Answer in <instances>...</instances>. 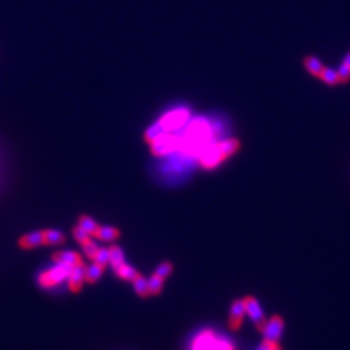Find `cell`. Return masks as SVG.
I'll return each instance as SVG.
<instances>
[{
    "label": "cell",
    "instance_id": "obj_1",
    "mask_svg": "<svg viewBox=\"0 0 350 350\" xmlns=\"http://www.w3.org/2000/svg\"><path fill=\"white\" fill-rule=\"evenodd\" d=\"M192 350H233V347L226 340L217 338L212 331H205L196 337Z\"/></svg>",
    "mask_w": 350,
    "mask_h": 350
},
{
    "label": "cell",
    "instance_id": "obj_2",
    "mask_svg": "<svg viewBox=\"0 0 350 350\" xmlns=\"http://www.w3.org/2000/svg\"><path fill=\"white\" fill-rule=\"evenodd\" d=\"M72 268H73V266L56 262V266H53L52 268H50L48 271L44 272V274L39 277V282H41V284L43 287L55 286V284H58L60 282H62V280L69 277Z\"/></svg>",
    "mask_w": 350,
    "mask_h": 350
},
{
    "label": "cell",
    "instance_id": "obj_3",
    "mask_svg": "<svg viewBox=\"0 0 350 350\" xmlns=\"http://www.w3.org/2000/svg\"><path fill=\"white\" fill-rule=\"evenodd\" d=\"M242 301H244L245 314L249 315V318H251L252 321H253V323L256 324L257 330L262 332L263 327H265V324H266V319H265V315H263L262 309H261V306H260V303H258V301H257L254 297H252V296H248V297L242 298Z\"/></svg>",
    "mask_w": 350,
    "mask_h": 350
},
{
    "label": "cell",
    "instance_id": "obj_4",
    "mask_svg": "<svg viewBox=\"0 0 350 350\" xmlns=\"http://www.w3.org/2000/svg\"><path fill=\"white\" fill-rule=\"evenodd\" d=\"M284 330V321L279 315H274L268 322H266L265 327H263L262 333L265 340L267 341L277 342L279 338L282 337V333Z\"/></svg>",
    "mask_w": 350,
    "mask_h": 350
},
{
    "label": "cell",
    "instance_id": "obj_5",
    "mask_svg": "<svg viewBox=\"0 0 350 350\" xmlns=\"http://www.w3.org/2000/svg\"><path fill=\"white\" fill-rule=\"evenodd\" d=\"M244 315H245L244 301L236 300L232 303V306H231V315H230V321H228V324H230L231 330H233V331L239 330L240 326H241V323H242Z\"/></svg>",
    "mask_w": 350,
    "mask_h": 350
},
{
    "label": "cell",
    "instance_id": "obj_6",
    "mask_svg": "<svg viewBox=\"0 0 350 350\" xmlns=\"http://www.w3.org/2000/svg\"><path fill=\"white\" fill-rule=\"evenodd\" d=\"M69 287L70 289L73 291H78L79 288L83 284V280L86 279V266L82 262L77 263L76 266H73L72 271L69 274Z\"/></svg>",
    "mask_w": 350,
    "mask_h": 350
},
{
    "label": "cell",
    "instance_id": "obj_7",
    "mask_svg": "<svg viewBox=\"0 0 350 350\" xmlns=\"http://www.w3.org/2000/svg\"><path fill=\"white\" fill-rule=\"evenodd\" d=\"M42 244H44V232H41V231L27 233L20 240L21 247L27 249L35 248V247H39Z\"/></svg>",
    "mask_w": 350,
    "mask_h": 350
},
{
    "label": "cell",
    "instance_id": "obj_8",
    "mask_svg": "<svg viewBox=\"0 0 350 350\" xmlns=\"http://www.w3.org/2000/svg\"><path fill=\"white\" fill-rule=\"evenodd\" d=\"M53 260H55L57 263L76 266L77 263L81 262V256H79L78 253H76V252H70V251L57 252V253L53 256Z\"/></svg>",
    "mask_w": 350,
    "mask_h": 350
},
{
    "label": "cell",
    "instance_id": "obj_9",
    "mask_svg": "<svg viewBox=\"0 0 350 350\" xmlns=\"http://www.w3.org/2000/svg\"><path fill=\"white\" fill-rule=\"evenodd\" d=\"M240 143L237 139H228V140H223L222 143H219L218 149L221 152V155L223 157H231L232 155H235L239 149Z\"/></svg>",
    "mask_w": 350,
    "mask_h": 350
},
{
    "label": "cell",
    "instance_id": "obj_10",
    "mask_svg": "<svg viewBox=\"0 0 350 350\" xmlns=\"http://www.w3.org/2000/svg\"><path fill=\"white\" fill-rule=\"evenodd\" d=\"M93 236L99 237L102 241H113L120 236V231L111 226H102V227H97Z\"/></svg>",
    "mask_w": 350,
    "mask_h": 350
},
{
    "label": "cell",
    "instance_id": "obj_11",
    "mask_svg": "<svg viewBox=\"0 0 350 350\" xmlns=\"http://www.w3.org/2000/svg\"><path fill=\"white\" fill-rule=\"evenodd\" d=\"M187 114L184 113V112H175V113L170 114L169 117H166V118H163L162 121H161V125L163 126V128L166 130V127L169 128H172V127H178V126H181L182 123L184 122V120H186Z\"/></svg>",
    "mask_w": 350,
    "mask_h": 350
},
{
    "label": "cell",
    "instance_id": "obj_12",
    "mask_svg": "<svg viewBox=\"0 0 350 350\" xmlns=\"http://www.w3.org/2000/svg\"><path fill=\"white\" fill-rule=\"evenodd\" d=\"M303 65H305L307 72L315 77L321 76L322 70H323V67H324V65L319 61L318 58L314 57V56H307V57H305V60H303Z\"/></svg>",
    "mask_w": 350,
    "mask_h": 350
},
{
    "label": "cell",
    "instance_id": "obj_13",
    "mask_svg": "<svg viewBox=\"0 0 350 350\" xmlns=\"http://www.w3.org/2000/svg\"><path fill=\"white\" fill-rule=\"evenodd\" d=\"M152 148H153V153L157 156L165 155L167 152L166 148H171V144H170V139L166 136H160L157 140L152 142Z\"/></svg>",
    "mask_w": 350,
    "mask_h": 350
},
{
    "label": "cell",
    "instance_id": "obj_14",
    "mask_svg": "<svg viewBox=\"0 0 350 350\" xmlns=\"http://www.w3.org/2000/svg\"><path fill=\"white\" fill-rule=\"evenodd\" d=\"M132 284H134V289L140 297H147L149 295L148 289V280L143 276V275L137 274V276L132 280Z\"/></svg>",
    "mask_w": 350,
    "mask_h": 350
},
{
    "label": "cell",
    "instance_id": "obj_15",
    "mask_svg": "<svg viewBox=\"0 0 350 350\" xmlns=\"http://www.w3.org/2000/svg\"><path fill=\"white\" fill-rule=\"evenodd\" d=\"M319 78H321L324 83H327V85H330V86H335L340 83V78H338L337 72L326 66H324L323 70H322Z\"/></svg>",
    "mask_w": 350,
    "mask_h": 350
},
{
    "label": "cell",
    "instance_id": "obj_16",
    "mask_svg": "<svg viewBox=\"0 0 350 350\" xmlns=\"http://www.w3.org/2000/svg\"><path fill=\"white\" fill-rule=\"evenodd\" d=\"M116 272L121 279L131 280V282L137 276V274H139L134 267H131V266L127 265V263H123V265H121L120 267L116 268Z\"/></svg>",
    "mask_w": 350,
    "mask_h": 350
},
{
    "label": "cell",
    "instance_id": "obj_17",
    "mask_svg": "<svg viewBox=\"0 0 350 350\" xmlns=\"http://www.w3.org/2000/svg\"><path fill=\"white\" fill-rule=\"evenodd\" d=\"M163 282H165V279L160 277L158 275H152L148 279L149 295H160L161 291H162L163 288Z\"/></svg>",
    "mask_w": 350,
    "mask_h": 350
},
{
    "label": "cell",
    "instance_id": "obj_18",
    "mask_svg": "<svg viewBox=\"0 0 350 350\" xmlns=\"http://www.w3.org/2000/svg\"><path fill=\"white\" fill-rule=\"evenodd\" d=\"M104 271V267L101 265H97V263H92L90 267L86 268V279L90 282V283H95L100 279V276L102 275Z\"/></svg>",
    "mask_w": 350,
    "mask_h": 350
},
{
    "label": "cell",
    "instance_id": "obj_19",
    "mask_svg": "<svg viewBox=\"0 0 350 350\" xmlns=\"http://www.w3.org/2000/svg\"><path fill=\"white\" fill-rule=\"evenodd\" d=\"M109 252H111V262L109 263H112L113 268H118L121 265H123V263H125L123 252H122V249L120 248V247L114 245V247L109 248Z\"/></svg>",
    "mask_w": 350,
    "mask_h": 350
},
{
    "label": "cell",
    "instance_id": "obj_20",
    "mask_svg": "<svg viewBox=\"0 0 350 350\" xmlns=\"http://www.w3.org/2000/svg\"><path fill=\"white\" fill-rule=\"evenodd\" d=\"M65 240V236L62 235L60 231L56 230H48L44 232V242L48 245H55V244H60Z\"/></svg>",
    "mask_w": 350,
    "mask_h": 350
},
{
    "label": "cell",
    "instance_id": "obj_21",
    "mask_svg": "<svg viewBox=\"0 0 350 350\" xmlns=\"http://www.w3.org/2000/svg\"><path fill=\"white\" fill-rule=\"evenodd\" d=\"M78 226H81L83 230L86 231V232H88L90 235H95V232H96V230H97V227L99 226L96 225V222L93 221L91 217H87V216H83V217H81V219H79V225Z\"/></svg>",
    "mask_w": 350,
    "mask_h": 350
},
{
    "label": "cell",
    "instance_id": "obj_22",
    "mask_svg": "<svg viewBox=\"0 0 350 350\" xmlns=\"http://www.w3.org/2000/svg\"><path fill=\"white\" fill-rule=\"evenodd\" d=\"M92 260L95 263H97V265H101L102 267H104L105 265H108V263L111 262V252H109L108 248L99 249Z\"/></svg>",
    "mask_w": 350,
    "mask_h": 350
},
{
    "label": "cell",
    "instance_id": "obj_23",
    "mask_svg": "<svg viewBox=\"0 0 350 350\" xmlns=\"http://www.w3.org/2000/svg\"><path fill=\"white\" fill-rule=\"evenodd\" d=\"M163 131H165V128H163V126L160 122L156 126H152V127L148 128V131L146 132V137L152 143V142L157 140L160 136H162Z\"/></svg>",
    "mask_w": 350,
    "mask_h": 350
},
{
    "label": "cell",
    "instance_id": "obj_24",
    "mask_svg": "<svg viewBox=\"0 0 350 350\" xmlns=\"http://www.w3.org/2000/svg\"><path fill=\"white\" fill-rule=\"evenodd\" d=\"M221 157H223V156L221 155V152H219L218 147H217L216 151L210 152V153H207V155L202 158V163H204L205 166H207V167H213V166H216L217 163H218L219 158Z\"/></svg>",
    "mask_w": 350,
    "mask_h": 350
},
{
    "label": "cell",
    "instance_id": "obj_25",
    "mask_svg": "<svg viewBox=\"0 0 350 350\" xmlns=\"http://www.w3.org/2000/svg\"><path fill=\"white\" fill-rule=\"evenodd\" d=\"M172 272V265L170 262H162L158 265V267L156 268L155 274L158 275L160 277H162V279H166V277L170 276V274Z\"/></svg>",
    "mask_w": 350,
    "mask_h": 350
},
{
    "label": "cell",
    "instance_id": "obj_26",
    "mask_svg": "<svg viewBox=\"0 0 350 350\" xmlns=\"http://www.w3.org/2000/svg\"><path fill=\"white\" fill-rule=\"evenodd\" d=\"M82 245H83V252H85L86 256L90 257V258H93L95 254H96V252L99 251L97 245L95 244V242H93L91 239L87 240V241H85Z\"/></svg>",
    "mask_w": 350,
    "mask_h": 350
},
{
    "label": "cell",
    "instance_id": "obj_27",
    "mask_svg": "<svg viewBox=\"0 0 350 350\" xmlns=\"http://www.w3.org/2000/svg\"><path fill=\"white\" fill-rule=\"evenodd\" d=\"M337 74H338V78H340V83H346V82L350 79V66L349 65H346V64H344V62H342L341 66L338 67Z\"/></svg>",
    "mask_w": 350,
    "mask_h": 350
},
{
    "label": "cell",
    "instance_id": "obj_28",
    "mask_svg": "<svg viewBox=\"0 0 350 350\" xmlns=\"http://www.w3.org/2000/svg\"><path fill=\"white\" fill-rule=\"evenodd\" d=\"M90 233L88 232H86L83 228L81 227V226H77L76 228H74V237H76V240L77 241H79V242H83L85 241H87V240H90Z\"/></svg>",
    "mask_w": 350,
    "mask_h": 350
},
{
    "label": "cell",
    "instance_id": "obj_29",
    "mask_svg": "<svg viewBox=\"0 0 350 350\" xmlns=\"http://www.w3.org/2000/svg\"><path fill=\"white\" fill-rule=\"evenodd\" d=\"M344 64L349 65V66H350V52L347 53V55H346V57H345V60H344Z\"/></svg>",
    "mask_w": 350,
    "mask_h": 350
}]
</instances>
